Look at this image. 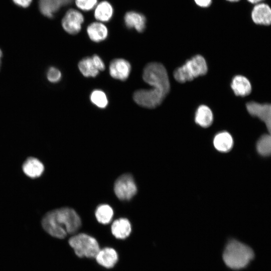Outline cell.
<instances>
[{
	"label": "cell",
	"mask_w": 271,
	"mask_h": 271,
	"mask_svg": "<svg viewBox=\"0 0 271 271\" xmlns=\"http://www.w3.org/2000/svg\"><path fill=\"white\" fill-rule=\"evenodd\" d=\"M213 145L215 149L221 152L229 151L233 145V140L231 135L227 131L217 133L213 140Z\"/></svg>",
	"instance_id": "ac0fdd59"
},
{
	"label": "cell",
	"mask_w": 271,
	"mask_h": 271,
	"mask_svg": "<svg viewBox=\"0 0 271 271\" xmlns=\"http://www.w3.org/2000/svg\"><path fill=\"white\" fill-rule=\"evenodd\" d=\"M251 19L256 26H271V7L263 2L255 5L251 13Z\"/></svg>",
	"instance_id": "9c48e42d"
},
{
	"label": "cell",
	"mask_w": 271,
	"mask_h": 271,
	"mask_svg": "<svg viewBox=\"0 0 271 271\" xmlns=\"http://www.w3.org/2000/svg\"><path fill=\"white\" fill-rule=\"evenodd\" d=\"M90 99L94 105L100 108H105L108 103L106 94L101 90L95 89L92 91Z\"/></svg>",
	"instance_id": "603a6c76"
},
{
	"label": "cell",
	"mask_w": 271,
	"mask_h": 271,
	"mask_svg": "<svg viewBox=\"0 0 271 271\" xmlns=\"http://www.w3.org/2000/svg\"><path fill=\"white\" fill-rule=\"evenodd\" d=\"M2 55H3L2 51L0 49V66H1V59L2 57Z\"/></svg>",
	"instance_id": "4dcf8cb0"
},
{
	"label": "cell",
	"mask_w": 271,
	"mask_h": 271,
	"mask_svg": "<svg viewBox=\"0 0 271 271\" xmlns=\"http://www.w3.org/2000/svg\"><path fill=\"white\" fill-rule=\"evenodd\" d=\"M195 2L200 7H206L210 5L211 0H195Z\"/></svg>",
	"instance_id": "f1b7e54d"
},
{
	"label": "cell",
	"mask_w": 271,
	"mask_h": 271,
	"mask_svg": "<svg viewBox=\"0 0 271 271\" xmlns=\"http://www.w3.org/2000/svg\"><path fill=\"white\" fill-rule=\"evenodd\" d=\"M257 149L262 155L271 154V135L265 133L260 137L258 141Z\"/></svg>",
	"instance_id": "cb8c5ba5"
},
{
	"label": "cell",
	"mask_w": 271,
	"mask_h": 271,
	"mask_svg": "<svg viewBox=\"0 0 271 271\" xmlns=\"http://www.w3.org/2000/svg\"><path fill=\"white\" fill-rule=\"evenodd\" d=\"M109 70L112 78L124 81L129 75L131 65L128 61L124 59H115L110 62Z\"/></svg>",
	"instance_id": "30bf717a"
},
{
	"label": "cell",
	"mask_w": 271,
	"mask_h": 271,
	"mask_svg": "<svg viewBox=\"0 0 271 271\" xmlns=\"http://www.w3.org/2000/svg\"><path fill=\"white\" fill-rule=\"evenodd\" d=\"M84 23L83 13L77 9H68L61 19V26L63 30L70 35L79 33Z\"/></svg>",
	"instance_id": "8992f818"
},
{
	"label": "cell",
	"mask_w": 271,
	"mask_h": 271,
	"mask_svg": "<svg viewBox=\"0 0 271 271\" xmlns=\"http://www.w3.org/2000/svg\"><path fill=\"white\" fill-rule=\"evenodd\" d=\"M61 73L57 68L51 67L47 73V79L52 83H57L59 82L61 78Z\"/></svg>",
	"instance_id": "484cf974"
},
{
	"label": "cell",
	"mask_w": 271,
	"mask_h": 271,
	"mask_svg": "<svg viewBox=\"0 0 271 271\" xmlns=\"http://www.w3.org/2000/svg\"><path fill=\"white\" fill-rule=\"evenodd\" d=\"M81 219L72 208L63 207L47 213L42 220L44 229L51 236L62 239L74 234L81 226Z\"/></svg>",
	"instance_id": "7a4b0ae2"
},
{
	"label": "cell",
	"mask_w": 271,
	"mask_h": 271,
	"mask_svg": "<svg viewBox=\"0 0 271 271\" xmlns=\"http://www.w3.org/2000/svg\"><path fill=\"white\" fill-rule=\"evenodd\" d=\"M247 1L249 3H250L252 4H254L255 5L257 4L263 2V1L264 0H247Z\"/></svg>",
	"instance_id": "f546056e"
},
{
	"label": "cell",
	"mask_w": 271,
	"mask_h": 271,
	"mask_svg": "<svg viewBox=\"0 0 271 271\" xmlns=\"http://www.w3.org/2000/svg\"><path fill=\"white\" fill-rule=\"evenodd\" d=\"M213 120V115L211 110L207 106L201 105L198 108L195 117L197 124L203 127L211 125Z\"/></svg>",
	"instance_id": "d6986e66"
},
{
	"label": "cell",
	"mask_w": 271,
	"mask_h": 271,
	"mask_svg": "<svg viewBox=\"0 0 271 271\" xmlns=\"http://www.w3.org/2000/svg\"><path fill=\"white\" fill-rule=\"evenodd\" d=\"M114 191L120 200L130 199L137 192V187L132 176L125 174L119 177L115 182Z\"/></svg>",
	"instance_id": "ba28073f"
},
{
	"label": "cell",
	"mask_w": 271,
	"mask_h": 271,
	"mask_svg": "<svg viewBox=\"0 0 271 271\" xmlns=\"http://www.w3.org/2000/svg\"><path fill=\"white\" fill-rule=\"evenodd\" d=\"M254 256V252L249 246L235 239L228 242L222 254L226 265L233 269L245 267Z\"/></svg>",
	"instance_id": "3957f363"
},
{
	"label": "cell",
	"mask_w": 271,
	"mask_h": 271,
	"mask_svg": "<svg viewBox=\"0 0 271 271\" xmlns=\"http://www.w3.org/2000/svg\"><path fill=\"white\" fill-rule=\"evenodd\" d=\"M98 2V0H74L76 9L82 12L93 11Z\"/></svg>",
	"instance_id": "d4e9b609"
},
{
	"label": "cell",
	"mask_w": 271,
	"mask_h": 271,
	"mask_svg": "<svg viewBox=\"0 0 271 271\" xmlns=\"http://www.w3.org/2000/svg\"><path fill=\"white\" fill-rule=\"evenodd\" d=\"M62 0H39V7L41 13L45 16L51 18L54 14L62 7Z\"/></svg>",
	"instance_id": "ffe728a7"
},
{
	"label": "cell",
	"mask_w": 271,
	"mask_h": 271,
	"mask_svg": "<svg viewBox=\"0 0 271 271\" xmlns=\"http://www.w3.org/2000/svg\"><path fill=\"white\" fill-rule=\"evenodd\" d=\"M89 38L93 42H100L105 40L108 35V30L104 23L95 21L89 24L86 28Z\"/></svg>",
	"instance_id": "7c38bea8"
},
{
	"label": "cell",
	"mask_w": 271,
	"mask_h": 271,
	"mask_svg": "<svg viewBox=\"0 0 271 271\" xmlns=\"http://www.w3.org/2000/svg\"><path fill=\"white\" fill-rule=\"evenodd\" d=\"M17 5L25 8L28 7L32 2V0H13Z\"/></svg>",
	"instance_id": "83f0119b"
},
{
	"label": "cell",
	"mask_w": 271,
	"mask_h": 271,
	"mask_svg": "<svg viewBox=\"0 0 271 271\" xmlns=\"http://www.w3.org/2000/svg\"><path fill=\"white\" fill-rule=\"evenodd\" d=\"M113 235L118 239H125L131 231V224L126 218H119L115 220L111 227Z\"/></svg>",
	"instance_id": "e0dca14e"
},
{
	"label": "cell",
	"mask_w": 271,
	"mask_h": 271,
	"mask_svg": "<svg viewBox=\"0 0 271 271\" xmlns=\"http://www.w3.org/2000/svg\"><path fill=\"white\" fill-rule=\"evenodd\" d=\"M78 68L82 74L86 77H96L99 73L92 57H85L81 60L78 65Z\"/></svg>",
	"instance_id": "44dd1931"
},
{
	"label": "cell",
	"mask_w": 271,
	"mask_h": 271,
	"mask_svg": "<svg viewBox=\"0 0 271 271\" xmlns=\"http://www.w3.org/2000/svg\"><path fill=\"white\" fill-rule=\"evenodd\" d=\"M248 113L257 118L264 124L266 132L271 135V103H260L249 101L245 103Z\"/></svg>",
	"instance_id": "52a82bcc"
},
{
	"label": "cell",
	"mask_w": 271,
	"mask_h": 271,
	"mask_svg": "<svg viewBox=\"0 0 271 271\" xmlns=\"http://www.w3.org/2000/svg\"><path fill=\"white\" fill-rule=\"evenodd\" d=\"M92 58L93 62L99 71H103L105 69V64L100 57L97 55H94Z\"/></svg>",
	"instance_id": "4316f807"
},
{
	"label": "cell",
	"mask_w": 271,
	"mask_h": 271,
	"mask_svg": "<svg viewBox=\"0 0 271 271\" xmlns=\"http://www.w3.org/2000/svg\"><path fill=\"white\" fill-rule=\"evenodd\" d=\"M22 169L24 173L27 176L31 178H36L42 174L44 170V166L38 159L30 157L24 163Z\"/></svg>",
	"instance_id": "2e32d148"
},
{
	"label": "cell",
	"mask_w": 271,
	"mask_h": 271,
	"mask_svg": "<svg viewBox=\"0 0 271 271\" xmlns=\"http://www.w3.org/2000/svg\"><path fill=\"white\" fill-rule=\"evenodd\" d=\"M68 242L79 257H95L100 250L96 239L84 233L73 236L69 239Z\"/></svg>",
	"instance_id": "5b68a950"
},
{
	"label": "cell",
	"mask_w": 271,
	"mask_h": 271,
	"mask_svg": "<svg viewBox=\"0 0 271 271\" xmlns=\"http://www.w3.org/2000/svg\"><path fill=\"white\" fill-rule=\"evenodd\" d=\"M123 21L124 26L128 29H134L139 33L145 29L146 18L136 11L127 12L123 17Z\"/></svg>",
	"instance_id": "4fadbf2b"
},
{
	"label": "cell",
	"mask_w": 271,
	"mask_h": 271,
	"mask_svg": "<svg viewBox=\"0 0 271 271\" xmlns=\"http://www.w3.org/2000/svg\"><path fill=\"white\" fill-rule=\"evenodd\" d=\"M114 9L107 1L99 2L93 10L94 19L103 23H108L113 17Z\"/></svg>",
	"instance_id": "5bb4252c"
},
{
	"label": "cell",
	"mask_w": 271,
	"mask_h": 271,
	"mask_svg": "<svg viewBox=\"0 0 271 271\" xmlns=\"http://www.w3.org/2000/svg\"><path fill=\"white\" fill-rule=\"evenodd\" d=\"M207 70V65L204 58L201 55H197L187 60L182 66L177 68L173 74L177 81L185 83L199 76L205 75Z\"/></svg>",
	"instance_id": "277c9868"
},
{
	"label": "cell",
	"mask_w": 271,
	"mask_h": 271,
	"mask_svg": "<svg viewBox=\"0 0 271 271\" xmlns=\"http://www.w3.org/2000/svg\"><path fill=\"white\" fill-rule=\"evenodd\" d=\"M230 87L236 97H246L251 93L252 90L251 84L249 79L240 74H237L232 78Z\"/></svg>",
	"instance_id": "8fae6325"
},
{
	"label": "cell",
	"mask_w": 271,
	"mask_h": 271,
	"mask_svg": "<svg viewBox=\"0 0 271 271\" xmlns=\"http://www.w3.org/2000/svg\"><path fill=\"white\" fill-rule=\"evenodd\" d=\"M228 1H230V2H237V1H239V0H227Z\"/></svg>",
	"instance_id": "1f68e13d"
},
{
	"label": "cell",
	"mask_w": 271,
	"mask_h": 271,
	"mask_svg": "<svg viewBox=\"0 0 271 271\" xmlns=\"http://www.w3.org/2000/svg\"><path fill=\"white\" fill-rule=\"evenodd\" d=\"M143 78L152 88L136 91L133 95V100L141 106L155 108L161 104L170 89L167 70L160 63H150L144 69Z\"/></svg>",
	"instance_id": "6da1fadb"
},
{
	"label": "cell",
	"mask_w": 271,
	"mask_h": 271,
	"mask_svg": "<svg viewBox=\"0 0 271 271\" xmlns=\"http://www.w3.org/2000/svg\"><path fill=\"white\" fill-rule=\"evenodd\" d=\"M113 211L112 208L107 204L99 206L95 211V217L97 221L102 224L109 223L113 217Z\"/></svg>",
	"instance_id": "7402d4cb"
},
{
	"label": "cell",
	"mask_w": 271,
	"mask_h": 271,
	"mask_svg": "<svg viewBox=\"0 0 271 271\" xmlns=\"http://www.w3.org/2000/svg\"><path fill=\"white\" fill-rule=\"evenodd\" d=\"M98 264L106 268L113 267L118 260V255L115 249L106 247L100 249L95 256Z\"/></svg>",
	"instance_id": "9a60e30c"
}]
</instances>
